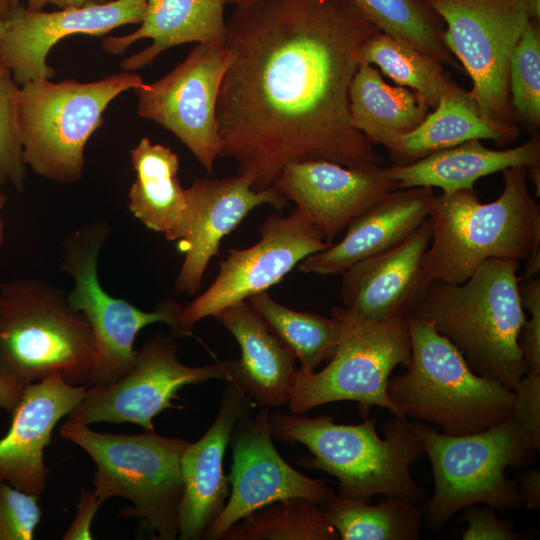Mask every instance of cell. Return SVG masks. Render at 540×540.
I'll return each instance as SVG.
<instances>
[{"label": "cell", "instance_id": "obj_28", "mask_svg": "<svg viewBox=\"0 0 540 540\" xmlns=\"http://www.w3.org/2000/svg\"><path fill=\"white\" fill-rule=\"evenodd\" d=\"M518 133V128L504 127L488 118L470 92L451 80L433 112L387 150L394 165H407L474 139L507 144Z\"/></svg>", "mask_w": 540, "mask_h": 540}, {"label": "cell", "instance_id": "obj_32", "mask_svg": "<svg viewBox=\"0 0 540 540\" xmlns=\"http://www.w3.org/2000/svg\"><path fill=\"white\" fill-rule=\"evenodd\" d=\"M356 59L358 65H376L397 86L422 96L430 108L437 106L451 81L435 57L380 31L361 45Z\"/></svg>", "mask_w": 540, "mask_h": 540}, {"label": "cell", "instance_id": "obj_35", "mask_svg": "<svg viewBox=\"0 0 540 540\" xmlns=\"http://www.w3.org/2000/svg\"><path fill=\"white\" fill-rule=\"evenodd\" d=\"M509 95L517 122L537 135L540 126V29L531 20L522 33L509 66Z\"/></svg>", "mask_w": 540, "mask_h": 540}, {"label": "cell", "instance_id": "obj_40", "mask_svg": "<svg viewBox=\"0 0 540 540\" xmlns=\"http://www.w3.org/2000/svg\"><path fill=\"white\" fill-rule=\"evenodd\" d=\"M491 507L478 504L464 508L462 518L468 523L462 534L463 540H517L521 534L515 532L511 524L496 515Z\"/></svg>", "mask_w": 540, "mask_h": 540}, {"label": "cell", "instance_id": "obj_14", "mask_svg": "<svg viewBox=\"0 0 540 540\" xmlns=\"http://www.w3.org/2000/svg\"><path fill=\"white\" fill-rule=\"evenodd\" d=\"M177 348L172 336L149 337L137 350L132 368L115 381L89 385L69 419L87 425L132 423L146 431H155V416L166 409L181 408L172 403L179 399L181 388L211 379L229 381L226 361L186 366L178 360Z\"/></svg>", "mask_w": 540, "mask_h": 540}, {"label": "cell", "instance_id": "obj_9", "mask_svg": "<svg viewBox=\"0 0 540 540\" xmlns=\"http://www.w3.org/2000/svg\"><path fill=\"white\" fill-rule=\"evenodd\" d=\"M143 83L122 71L93 82L41 79L20 86L17 123L26 166L48 180L71 184L84 173V150L120 94Z\"/></svg>", "mask_w": 540, "mask_h": 540}, {"label": "cell", "instance_id": "obj_33", "mask_svg": "<svg viewBox=\"0 0 540 540\" xmlns=\"http://www.w3.org/2000/svg\"><path fill=\"white\" fill-rule=\"evenodd\" d=\"M224 540H339L318 504L302 497L265 505L233 524Z\"/></svg>", "mask_w": 540, "mask_h": 540}, {"label": "cell", "instance_id": "obj_48", "mask_svg": "<svg viewBox=\"0 0 540 540\" xmlns=\"http://www.w3.org/2000/svg\"><path fill=\"white\" fill-rule=\"evenodd\" d=\"M10 12L9 0H0V19L5 20Z\"/></svg>", "mask_w": 540, "mask_h": 540}, {"label": "cell", "instance_id": "obj_38", "mask_svg": "<svg viewBox=\"0 0 540 540\" xmlns=\"http://www.w3.org/2000/svg\"><path fill=\"white\" fill-rule=\"evenodd\" d=\"M519 291L522 306L530 313L518 340L523 362L526 373H540V276L521 279Z\"/></svg>", "mask_w": 540, "mask_h": 540}, {"label": "cell", "instance_id": "obj_10", "mask_svg": "<svg viewBox=\"0 0 540 540\" xmlns=\"http://www.w3.org/2000/svg\"><path fill=\"white\" fill-rule=\"evenodd\" d=\"M330 314L343 322L342 339L324 369L297 370L290 410L303 414L330 402L355 401L363 419L372 406L404 416L389 397L387 386L393 369L398 365L406 368L410 361L408 316L371 321L355 317L343 307L331 308Z\"/></svg>", "mask_w": 540, "mask_h": 540}, {"label": "cell", "instance_id": "obj_3", "mask_svg": "<svg viewBox=\"0 0 540 540\" xmlns=\"http://www.w3.org/2000/svg\"><path fill=\"white\" fill-rule=\"evenodd\" d=\"M376 419L355 425L338 424L329 414L311 418L282 412L270 414L272 436L299 442L312 453L298 464L324 471L339 480V493L370 502L373 496H398L415 503L426 495L411 475V466L425 455L413 422L393 417L376 430Z\"/></svg>", "mask_w": 540, "mask_h": 540}, {"label": "cell", "instance_id": "obj_39", "mask_svg": "<svg viewBox=\"0 0 540 540\" xmlns=\"http://www.w3.org/2000/svg\"><path fill=\"white\" fill-rule=\"evenodd\" d=\"M512 415L540 449V373H526L514 391Z\"/></svg>", "mask_w": 540, "mask_h": 540}, {"label": "cell", "instance_id": "obj_23", "mask_svg": "<svg viewBox=\"0 0 540 540\" xmlns=\"http://www.w3.org/2000/svg\"><path fill=\"white\" fill-rule=\"evenodd\" d=\"M431 187L396 189L352 221L336 244L303 259L302 273L341 275L355 263L398 244L429 218Z\"/></svg>", "mask_w": 540, "mask_h": 540}, {"label": "cell", "instance_id": "obj_6", "mask_svg": "<svg viewBox=\"0 0 540 540\" xmlns=\"http://www.w3.org/2000/svg\"><path fill=\"white\" fill-rule=\"evenodd\" d=\"M407 372L389 378L387 392L406 417L436 424L443 434L484 431L512 414L514 391L474 373L433 323L408 316Z\"/></svg>", "mask_w": 540, "mask_h": 540}, {"label": "cell", "instance_id": "obj_19", "mask_svg": "<svg viewBox=\"0 0 540 540\" xmlns=\"http://www.w3.org/2000/svg\"><path fill=\"white\" fill-rule=\"evenodd\" d=\"M186 190L190 220L184 238L178 241L185 257L175 282L176 295H194L200 290L208 263L218 255L222 239L253 209L269 204L282 212L289 205L273 185L257 191L250 178L240 174L196 178Z\"/></svg>", "mask_w": 540, "mask_h": 540}, {"label": "cell", "instance_id": "obj_24", "mask_svg": "<svg viewBox=\"0 0 540 540\" xmlns=\"http://www.w3.org/2000/svg\"><path fill=\"white\" fill-rule=\"evenodd\" d=\"M214 318L234 336L241 349L238 360L226 361L227 382L238 385L263 408L288 403L297 373V359L291 349L247 300L223 309Z\"/></svg>", "mask_w": 540, "mask_h": 540}, {"label": "cell", "instance_id": "obj_15", "mask_svg": "<svg viewBox=\"0 0 540 540\" xmlns=\"http://www.w3.org/2000/svg\"><path fill=\"white\" fill-rule=\"evenodd\" d=\"M230 61L225 45L197 44L168 74L133 90L138 115L173 133L209 173L222 147L216 108Z\"/></svg>", "mask_w": 540, "mask_h": 540}, {"label": "cell", "instance_id": "obj_50", "mask_svg": "<svg viewBox=\"0 0 540 540\" xmlns=\"http://www.w3.org/2000/svg\"><path fill=\"white\" fill-rule=\"evenodd\" d=\"M250 1H254V0H224L225 4H235V5L250 2Z\"/></svg>", "mask_w": 540, "mask_h": 540}, {"label": "cell", "instance_id": "obj_8", "mask_svg": "<svg viewBox=\"0 0 540 540\" xmlns=\"http://www.w3.org/2000/svg\"><path fill=\"white\" fill-rule=\"evenodd\" d=\"M60 435L81 447L95 462V494L104 502L128 499L133 507L120 511L136 517L158 540L179 535V510L183 496L181 458L190 442L163 437L155 431L112 434L92 430L69 419Z\"/></svg>", "mask_w": 540, "mask_h": 540}, {"label": "cell", "instance_id": "obj_2", "mask_svg": "<svg viewBox=\"0 0 540 540\" xmlns=\"http://www.w3.org/2000/svg\"><path fill=\"white\" fill-rule=\"evenodd\" d=\"M519 261L491 258L459 284L432 281L411 315L430 321L471 370L515 391L526 374Z\"/></svg>", "mask_w": 540, "mask_h": 540}, {"label": "cell", "instance_id": "obj_11", "mask_svg": "<svg viewBox=\"0 0 540 540\" xmlns=\"http://www.w3.org/2000/svg\"><path fill=\"white\" fill-rule=\"evenodd\" d=\"M447 25L443 39L472 81L470 92L496 123L518 128L509 95L514 49L532 20L525 0H425Z\"/></svg>", "mask_w": 540, "mask_h": 540}, {"label": "cell", "instance_id": "obj_31", "mask_svg": "<svg viewBox=\"0 0 540 540\" xmlns=\"http://www.w3.org/2000/svg\"><path fill=\"white\" fill-rule=\"evenodd\" d=\"M270 329L301 363L299 370L314 372L330 360L343 336V322L310 311H297L275 301L266 291L248 298Z\"/></svg>", "mask_w": 540, "mask_h": 540}, {"label": "cell", "instance_id": "obj_36", "mask_svg": "<svg viewBox=\"0 0 540 540\" xmlns=\"http://www.w3.org/2000/svg\"><path fill=\"white\" fill-rule=\"evenodd\" d=\"M19 91L10 68L0 57V187L12 184L22 191L26 165L18 135Z\"/></svg>", "mask_w": 540, "mask_h": 540}, {"label": "cell", "instance_id": "obj_43", "mask_svg": "<svg viewBox=\"0 0 540 540\" xmlns=\"http://www.w3.org/2000/svg\"><path fill=\"white\" fill-rule=\"evenodd\" d=\"M24 387L0 368V408L12 411L22 396Z\"/></svg>", "mask_w": 540, "mask_h": 540}, {"label": "cell", "instance_id": "obj_27", "mask_svg": "<svg viewBox=\"0 0 540 540\" xmlns=\"http://www.w3.org/2000/svg\"><path fill=\"white\" fill-rule=\"evenodd\" d=\"M135 180L128 192L131 213L148 229L169 241L184 238L190 220L187 190L178 179L176 153L143 137L131 150Z\"/></svg>", "mask_w": 540, "mask_h": 540}, {"label": "cell", "instance_id": "obj_29", "mask_svg": "<svg viewBox=\"0 0 540 540\" xmlns=\"http://www.w3.org/2000/svg\"><path fill=\"white\" fill-rule=\"evenodd\" d=\"M349 114L354 129L389 149L417 128L430 106L418 93L385 82L370 64H359L349 87Z\"/></svg>", "mask_w": 540, "mask_h": 540}, {"label": "cell", "instance_id": "obj_46", "mask_svg": "<svg viewBox=\"0 0 540 540\" xmlns=\"http://www.w3.org/2000/svg\"><path fill=\"white\" fill-rule=\"evenodd\" d=\"M532 20L539 21L540 18V0H525Z\"/></svg>", "mask_w": 540, "mask_h": 540}, {"label": "cell", "instance_id": "obj_4", "mask_svg": "<svg viewBox=\"0 0 540 540\" xmlns=\"http://www.w3.org/2000/svg\"><path fill=\"white\" fill-rule=\"evenodd\" d=\"M502 172L503 190L492 202H481L474 189L435 195L423 258L431 282L462 283L488 259L520 262L540 245V205L528 188L527 167Z\"/></svg>", "mask_w": 540, "mask_h": 540}, {"label": "cell", "instance_id": "obj_26", "mask_svg": "<svg viewBox=\"0 0 540 540\" xmlns=\"http://www.w3.org/2000/svg\"><path fill=\"white\" fill-rule=\"evenodd\" d=\"M521 166H540L538 134L517 147L505 150L490 149L481 140L474 139L407 165H392L387 167V171L399 189L437 187L442 189V193L450 194L474 189L475 182L481 177Z\"/></svg>", "mask_w": 540, "mask_h": 540}, {"label": "cell", "instance_id": "obj_7", "mask_svg": "<svg viewBox=\"0 0 540 540\" xmlns=\"http://www.w3.org/2000/svg\"><path fill=\"white\" fill-rule=\"evenodd\" d=\"M413 424L434 477L435 492L422 507L431 531L441 530L470 505L486 504L500 512L524 505L517 481L505 471L529 465L537 450L512 414L484 431L460 436L438 433L419 421Z\"/></svg>", "mask_w": 540, "mask_h": 540}, {"label": "cell", "instance_id": "obj_22", "mask_svg": "<svg viewBox=\"0 0 540 540\" xmlns=\"http://www.w3.org/2000/svg\"><path fill=\"white\" fill-rule=\"evenodd\" d=\"M235 383L226 382L216 418L207 432L189 443L181 458L183 496L179 510L180 540H199L217 519L229 495L223 458L242 413L253 406Z\"/></svg>", "mask_w": 540, "mask_h": 540}, {"label": "cell", "instance_id": "obj_42", "mask_svg": "<svg viewBox=\"0 0 540 540\" xmlns=\"http://www.w3.org/2000/svg\"><path fill=\"white\" fill-rule=\"evenodd\" d=\"M524 504L530 510L540 509V471L537 467L516 473Z\"/></svg>", "mask_w": 540, "mask_h": 540}, {"label": "cell", "instance_id": "obj_44", "mask_svg": "<svg viewBox=\"0 0 540 540\" xmlns=\"http://www.w3.org/2000/svg\"><path fill=\"white\" fill-rule=\"evenodd\" d=\"M22 0H9L10 9L19 5ZM27 8L34 11L42 10L48 4L55 5L59 9L69 7H85L88 5L104 4L114 0H25Z\"/></svg>", "mask_w": 540, "mask_h": 540}, {"label": "cell", "instance_id": "obj_37", "mask_svg": "<svg viewBox=\"0 0 540 540\" xmlns=\"http://www.w3.org/2000/svg\"><path fill=\"white\" fill-rule=\"evenodd\" d=\"M39 496L0 479V540H32L40 522Z\"/></svg>", "mask_w": 540, "mask_h": 540}, {"label": "cell", "instance_id": "obj_5", "mask_svg": "<svg viewBox=\"0 0 540 540\" xmlns=\"http://www.w3.org/2000/svg\"><path fill=\"white\" fill-rule=\"evenodd\" d=\"M96 358L86 317L38 278L0 283V368L24 388L52 375L91 385Z\"/></svg>", "mask_w": 540, "mask_h": 540}, {"label": "cell", "instance_id": "obj_47", "mask_svg": "<svg viewBox=\"0 0 540 540\" xmlns=\"http://www.w3.org/2000/svg\"><path fill=\"white\" fill-rule=\"evenodd\" d=\"M6 200H7V196L0 187V247L4 240V222L2 219V210L5 206Z\"/></svg>", "mask_w": 540, "mask_h": 540}, {"label": "cell", "instance_id": "obj_16", "mask_svg": "<svg viewBox=\"0 0 540 540\" xmlns=\"http://www.w3.org/2000/svg\"><path fill=\"white\" fill-rule=\"evenodd\" d=\"M252 407L239 417L230 439V497L203 539H222L233 524L270 503L302 497L319 505L334 491L325 481L303 475L282 458L273 443L268 409L253 415Z\"/></svg>", "mask_w": 540, "mask_h": 540}, {"label": "cell", "instance_id": "obj_41", "mask_svg": "<svg viewBox=\"0 0 540 540\" xmlns=\"http://www.w3.org/2000/svg\"><path fill=\"white\" fill-rule=\"evenodd\" d=\"M104 503L94 492L82 488L80 500L77 504V513L69 528L63 534V540H89L93 539L91 525L98 509Z\"/></svg>", "mask_w": 540, "mask_h": 540}, {"label": "cell", "instance_id": "obj_25", "mask_svg": "<svg viewBox=\"0 0 540 540\" xmlns=\"http://www.w3.org/2000/svg\"><path fill=\"white\" fill-rule=\"evenodd\" d=\"M224 0H147L139 28L122 36L103 39L109 54H122L142 39L152 43L120 63L123 71L144 69L165 50L186 44L222 45L226 43L227 26Z\"/></svg>", "mask_w": 540, "mask_h": 540}, {"label": "cell", "instance_id": "obj_13", "mask_svg": "<svg viewBox=\"0 0 540 540\" xmlns=\"http://www.w3.org/2000/svg\"><path fill=\"white\" fill-rule=\"evenodd\" d=\"M260 239L245 249H228L207 290L180 308L173 330L190 335L203 318L248 300L279 283L307 256L326 249L322 232L297 208L287 216L272 214L259 229Z\"/></svg>", "mask_w": 540, "mask_h": 540}, {"label": "cell", "instance_id": "obj_20", "mask_svg": "<svg viewBox=\"0 0 540 540\" xmlns=\"http://www.w3.org/2000/svg\"><path fill=\"white\" fill-rule=\"evenodd\" d=\"M430 241L428 218L398 244L348 268L341 274L343 308L371 321L411 315L431 283L423 269Z\"/></svg>", "mask_w": 540, "mask_h": 540}, {"label": "cell", "instance_id": "obj_1", "mask_svg": "<svg viewBox=\"0 0 540 540\" xmlns=\"http://www.w3.org/2000/svg\"><path fill=\"white\" fill-rule=\"evenodd\" d=\"M231 61L216 115L220 156L261 191L289 163L380 166L350 122L356 53L379 30L351 0H254L226 22Z\"/></svg>", "mask_w": 540, "mask_h": 540}, {"label": "cell", "instance_id": "obj_34", "mask_svg": "<svg viewBox=\"0 0 540 540\" xmlns=\"http://www.w3.org/2000/svg\"><path fill=\"white\" fill-rule=\"evenodd\" d=\"M382 33L401 39L441 63L458 67L445 45L437 14L425 0H351Z\"/></svg>", "mask_w": 540, "mask_h": 540}, {"label": "cell", "instance_id": "obj_18", "mask_svg": "<svg viewBox=\"0 0 540 540\" xmlns=\"http://www.w3.org/2000/svg\"><path fill=\"white\" fill-rule=\"evenodd\" d=\"M273 186L296 204L328 244L383 196L399 189L387 168L355 169L327 160L291 162Z\"/></svg>", "mask_w": 540, "mask_h": 540}, {"label": "cell", "instance_id": "obj_17", "mask_svg": "<svg viewBox=\"0 0 540 540\" xmlns=\"http://www.w3.org/2000/svg\"><path fill=\"white\" fill-rule=\"evenodd\" d=\"M147 0H114L57 11H34L19 4L10 9L0 57L10 68L15 82L51 79L55 71L47 64L51 48L65 37H102L128 24H140Z\"/></svg>", "mask_w": 540, "mask_h": 540}, {"label": "cell", "instance_id": "obj_30", "mask_svg": "<svg viewBox=\"0 0 540 540\" xmlns=\"http://www.w3.org/2000/svg\"><path fill=\"white\" fill-rule=\"evenodd\" d=\"M319 507L343 540H418L421 535L422 508L407 498L386 496L371 505L333 491Z\"/></svg>", "mask_w": 540, "mask_h": 540}, {"label": "cell", "instance_id": "obj_49", "mask_svg": "<svg viewBox=\"0 0 540 540\" xmlns=\"http://www.w3.org/2000/svg\"><path fill=\"white\" fill-rule=\"evenodd\" d=\"M5 30H6V23L4 20L0 19V43L5 34Z\"/></svg>", "mask_w": 540, "mask_h": 540}, {"label": "cell", "instance_id": "obj_21", "mask_svg": "<svg viewBox=\"0 0 540 540\" xmlns=\"http://www.w3.org/2000/svg\"><path fill=\"white\" fill-rule=\"evenodd\" d=\"M88 386L69 384L55 374L24 388L11 411L10 428L0 438V479L29 494L43 493L50 472L44 450L58 421L83 400Z\"/></svg>", "mask_w": 540, "mask_h": 540}, {"label": "cell", "instance_id": "obj_12", "mask_svg": "<svg viewBox=\"0 0 540 540\" xmlns=\"http://www.w3.org/2000/svg\"><path fill=\"white\" fill-rule=\"evenodd\" d=\"M107 236L106 224L98 221L82 226L64 241L62 269L74 282L67 301L86 317L94 336L96 358L91 384L109 383L125 375L135 362L138 332L156 322L174 330L181 308L176 301L167 300L147 312L108 294L97 275V259Z\"/></svg>", "mask_w": 540, "mask_h": 540}, {"label": "cell", "instance_id": "obj_45", "mask_svg": "<svg viewBox=\"0 0 540 540\" xmlns=\"http://www.w3.org/2000/svg\"><path fill=\"white\" fill-rule=\"evenodd\" d=\"M526 260V266L521 279L538 277L540 273V245L532 250Z\"/></svg>", "mask_w": 540, "mask_h": 540}]
</instances>
